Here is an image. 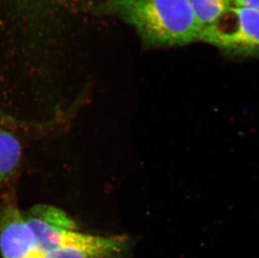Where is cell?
<instances>
[{
  "mask_svg": "<svg viewBox=\"0 0 259 258\" xmlns=\"http://www.w3.org/2000/svg\"><path fill=\"white\" fill-rule=\"evenodd\" d=\"M23 214L40 253L61 247L68 234L76 230L73 220L52 205H34Z\"/></svg>",
  "mask_w": 259,
  "mask_h": 258,
  "instance_id": "3957f363",
  "label": "cell"
},
{
  "mask_svg": "<svg viewBox=\"0 0 259 258\" xmlns=\"http://www.w3.org/2000/svg\"><path fill=\"white\" fill-rule=\"evenodd\" d=\"M2 118H5V115L3 114L1 111H0V119H2Z\"/></svg>",
  "mask_w": 259,
  "mask_h": 258,
  "instance_id": "30bf717a",
  "label": "cell"
},
{
  "mask_svg": "<svg viewBox=\"0 0 259 258\" xmlns=\"http://www.w3.org/2000/svg\"><path fill=\"white\" fill-rule=\"evenodd\" d=\"M132 237L89 235L86 241L44 253L45 258H126L132 251Z\"/></svg>",
  "mask_w": 259,
  "mask_h": 258,
  "instance_id": "5b68a950",
  "label": "cell"
},
{
  "mask_svg": "<svg viewBox=\"0 0 259 258\" xmlns=\"http://www.w3.org/2000/svg\"><path fill=\"white\" fill-rule=\"evenodd\" d=\"M233 6L259 10V0H233Z\"/></svg>",
  "mask_w": 259,
  "mask_h": 258,
  "instance_id": "ba28073f",
  "label": "cell"
},
{
  "mask_svg": "<svg viewBox=\"0 0 259 258\" xmlns=\"http://www.w3.org/2000/svg\"><path fill=\"white\" fill-rule=\"evenodd\" d=\"M188 3L203 28L217 22L233 7V0H188Z\"/></svg>",
  "mask_w": 259,
  "mask_h": 258,
  "instance_id": "52a82bcc",
  "label": "cell"
},
{
  "mask_svg": "<svg viewBox=\"0 0 259 258\" xmlns=\"http://www.w3.org/2000/svg\"><path fill=\"white\" fill-rule=\"evenodd\" d=\"M27 258H45L44 253H40V252H35V253L32 254L31 256H29Z\"/></svg>",
  "mask_w": 259,
  "mask_h": 258,
  "instance_id": "9c48e42d",
  "label": "cell"
},
{
  "mask_svg": "<svg viewBox=\"0 0 259 258\" xmlns=\"http://www.w3.org/2000/svg\"><path fill=\"white\" fill-rule=\"evenodd\" d=\"M200 42L229 56L259 57V10L233 6L220 20L203 28Z\"/></svg>",
  "mask_w": 259,
  "mask_h": 258,
  "instance_id": "7a4b0ae2",
  "label": "cell"
},
{
  "mask_svg": "<svg viewBox=\"0 0 259 258\" xmlns=\"http://www.w3.org/2000/svg\"><path fill=\"white\" fill-rule=\"evenodd\" d=\"M21 156L20 142L10 132L0 129V184L12 176Z\"/></svg>",
  "mask_w": 259,
  "mask_h": 258,
  "instance_id": "8992f818",
  "label": "cell"
},
{
  "mask_svg": "<svg viewBox=\"0 0 259 258\" xmlns=\"http://www.w3.org/2000/svg\"><path fill=\"white\" fill-rule=\"evenodd\" d=\"M37 251L35 241L24 214L8 205L0 211V253L2 258H27Z\"/></svg>",
  "mask_w": 259,
  "mask_h": 258,
  "instance_id": "277c9868",
  "label": "cell"
},
{
  "mask_svg": "<svg viewBox=\"0 0 259 258\" xmlns=\"http://www.w3.org/2000/svg\"><path fill=\"white\" fill-rule=\"evenodd\" d=\"M95 10L134 27L146 47H181L201 40L203 27L188 0H105Z\"/></svg>",
  "mask_w": 259,
  "mask_h": 258,
  "instance_id": "6da1fadb",
  "label": "cell"
}]
</instances>
